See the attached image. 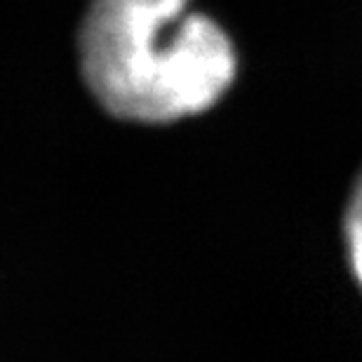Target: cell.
Here are the masks:
<instances>
[{"instance_id":"2","label":"cell","mask_w":362,"mask_h":362,"mask_svg":"<svg viewBox=\"0 0 362 362\" xmlns=\"http://www.w3.org/2000/svg\"><path fill=\"white\" fill-rule=\"evenodd\" d=\"M344 240L349 252L351 271L356 275L358 285L362 287V172L353 186L351 200L344 214Z\"/></svg>"},{"instance_id":"1","label":"cell","mask_w":362,"mask_h":362,"mask_svg":"<svg viewBox=\"0 0 362 362\" xmlns=\"http://www.w3.org/2000/svg\"><path fill=\"white\" fill-rule=\"evenodd\" d=\"M191 0H90L78 33L81 74L111 118L168 125L209 111L230 90L238 54Z\"/></svg>"}]
</instances>
